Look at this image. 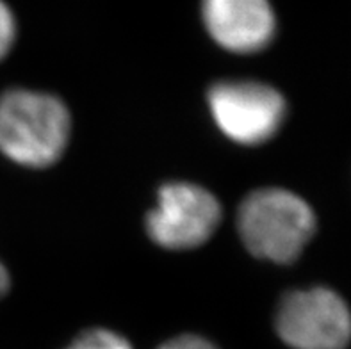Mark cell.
I'll list each match as a JSON object with an SVG mask.
<instances>
[{"instance_id":"4","label":"cell","mask_w":351,"mask_h":349,"mask_svg":"<svg viewBox=\"0 0 351 349\" xmlns=\"http://www.w3.org/2000/svg\"><path fill=\"white\" fill-rule=\"evenodd\" d=\"M276 330L293 349H346L351 342V310L332 289L293 291L276 310Z\"/></svg>"},{"instance_id":"6","label":"cell","mask_w":351,"mask_h":349,"mask_svg":"<svg viewBox=\"0 0 351 349\" xmlns=\"http://www.w3.org/2000/svg\"><path fill=\"white\" fill-rule=\"evenodd\" d=\"M202 22L221 49L248 56L271 45L276 16L269 0H202Z\"/></svg>"},{"instance_id":"9","label":"cell","mask_w":351,"mask_h":349,"mask_svg":"<svg viewBox=\"0 0 351 349\" xmlns=\"http://www.w3.org/2000/svg\"><path fill=\"white\" fill-rule=\"evenodd\" d=\"M159 349H218L214 344H210L209 341H205L202 337L195 335H184L177 337V339H171L169 342L160 346Z\"/></svg>"},{"instance_id":"7","label":"cell","mask_w":351,"mask_h":349,"mask_svg":"<svg viewBox=\"0 0 351 349\" xmlns=\"http://www.w3.org/2000/svg\"><path fill=\"white\" fill-rule=\"evenodd\" d=\"M66 349H132L123 337L111 330L95 328L79 335Z\"/></svg>"},{"instance_id":"10","label":"cell","mask_w":351,"mask_h":349,"mask_svg":"<svg viewBox=\"0 0 351 349\" xmlns=\"http://www.w3.org/2000/svg\"><path fill=\"white\" fill-rule=\"evenodd\" d=\"M9 285H11V278H9L8 269L4 267V264L0 262V300L5 296V292L9 291Z\"/></svg>"},{"instance_id":"3","label":"cell","mask_w":351,"mask_h":349,"mask_svg":"<svg viewBox=\"0 0 351 349\" xmlns=\"http://www.w3.org/2000/svg\"><path fill=\"white\" fill-rule=\"evenodd\" d=\"M210 115L228 139L263 145L284 125L287 106L275 88L254 80L216 82L207 95Z\"/></svg>"},{"instance_id":"5","label":"cell","mask_w":351,"mask_h":349,"mask_svg":"<svg viewBox=\"0 0 351 349\" xmlns=\"http://www.w3.org/2000/svg\"><path fill=\"white\" fill-rule=\"evenodd\" d=\"M221 221L218 198L204 187L173 182L160 187L157 207L147 217L154 243L168 250H191L207 243Z\"/></svg>"},{"instance_id":"2","label":"cell","mask_w":351,"mask_h":349,"mask_svg":"<svg viewBox=\"0 0 351 349\" xmlns=\"http://www.w3.org/2000/svg\"><path fill=\"white\" fill-rule=\"evenodd\" d=\"M237 228L250 253L276 264H291L316 232L311 205L282 187H264L245 198Z\"/></svg>"},{"instance_id":"8","label":"cell","mask_w":351,"mask_h":349,"mask_svg":"<svg viewBox=\"0 0 351 349\" xmlns=\"http://www.w3.org/2000/svg\"><path fill=\"white\" fill-rule=\"evenodd\" d=\"M16 18L5 0H0V61L11 52L16 41Z\"/></svg>"},{"instance_id":"1","label":"cell","mask_w":351,"mask_h":349,"mask_svg":"<svg viewBox=\"0 0 351 349\" xmlns=\"http://www.w3.org/2000/svg\"><path fill=\"white\" fill-rule=\"evenodd\" d=\"M71 119L58 97L11 89L0 97V152L27 168H47L70 141Z\"/></svg>"}]
</instances>
